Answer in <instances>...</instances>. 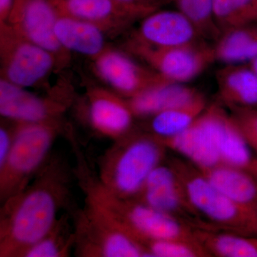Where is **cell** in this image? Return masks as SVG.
Segmentation results:
<instances>
[{
    "mask_svg": "<svg viewBox=\"0 0 257 257\" xmlns=\"http://www.w3.org/2000/svg\"><path fill=\"white\" fill-rule=\"evenodd\" d=\"M250 64H250V67H251V69H253V72H254L257 75V57H256L254 60L251 61V62H250Z\"/></svg>",
    "mask_w": 257,
    "mask_h": 257,
    "instance_id": "d6a6232c",
    "label": "cell"
},
{
    "mask_svg": "<svg viewBox=\"0 0 257 257\" xmlns=\"http://www.w3.org/2000/svg\"><path fill=\"white\" fill-rule=\"evenodd\" d=\"M201 221L199 229L257 236V211L225 195L188 160L170 162Z\"/></svg>",
    "mask_w": 257,
    "mask_h": 257,
    "instance_id": "6da1fadb",
    "label": "cell"
},
{
    "mask_svg": "<svg viewBox=\"0 0 257 257\" xmlns=\"http://www.w3.org/2000/svg\"><path fill=\"white\" fill-rule=\"evenodd\" d=\"M141 20L131 41L145 46L169 48L205 40L192 20L177 10L159 9Z\"/></svg>",
    "mask_w": 257,
    "mask_h": 257,
    "instance_id": "30bf717a",
    "label": "cell"
},
{
    "mask_svg": "<svg viewBox=\"0 0 257 257\" xmlns=\"http://www.w3.org/2000/svg\"><path fill=\"white\" fill-rule=\"evenodd\" d=\"M220 156L221 164L234 167L257 180V154L244 141L231 114L221 140Z\"/></svg>",
    "mask_w": 257,
    "mask_h": 257,
    "instance_id": "603a6c76",
    "label": "cell"
},
{
    "mask_svg": "<svg viewBox=\"0 0 257 257\" xmlns=\"http://www.w3.org/2000/svg\"><path fill=\"white\" fill-rule=\"evenodd\" d=\"M229 112L244 141L257 154V109L234 108Z\"/></svg>",
    "mask_w": 257,
    "mask_h": 257,
    "instance_id": "83f0119b",
    "label": "cell"
},
{
    "mask_svg": "<svg viewBox=\"0 0 257 257\" xmlns=\"http://www.w3.org/2000/svg\"><path fill=\"white\" fill-rule=\"evenodd\" d=\"M216 82L222 105L257 109V75L250 66L224 64L216 72Z\"/></svg>",
    "mask_w": 257,
    "mask_h": 257,
    "instance_id": "5bb4252c",
    "label": "cell"
},
{
    "mask_svg": "<svg viewBox=\"0 0 257 257\" xmlns=\"http://www.w3.org/2000/svg\"><path fill=\"white\" fill-rule=\"evenodd\" d=\"M166 147L153 136H139L128 140L114 159L111 183L114 197H136L147 177L165 158Z\"/></svg>",
    "mask_w": 257,
    "mask_h": 257,
    "instance_id": "277c9868",
    "label": "cell"
},
{
    "mask_svg": "<svg viewBox=\"0 0 257 257\" xmlns=\"http://www.w3.org/2000/svg\"><path fill=\"white\" fill-rule=\"evenodd\" d=\"M89 119L101 133L118 137L131 127L133 113L127 104L114 96L101 94L92 99L89 106Z\"/></svg>",
    "mask_w": 257,
    "mask_h": 257,
    "instance_id": "ffe728a7",
    "label": "cell"
},
{
    "mask_svg": "<svg viewBox=\"0 0 257 257\" xmlns=\"http://www.w3.org/2000/svg\"><path fill=\"white\" fill-rule=\"evenodd\" d=\"M214 42L215 61L224 64L251 62L257 57V24L221 32Z\"/></svg>",
    "mask_w": 257,
    "mask_h": 257,
    "instance_id": "d6986e66",
    "label": "cell"
},
{
    "mask_svg": "<svg viewBox=\"0 0 257 257\" xmlns=\"http://www.w3.org/2000/svg\"><path fill=\"white\" fill-rule=\"evenodd\" d=\"M3 78L26 88L41 82L55 68L51 52L22 37L8 25L1 27Z\"/></svg>",
    "mask_w": 257,
    "mask_h": 257,
    "instance_id": "52a82bcc",
    "label": "cell"
},
{
    "mask_svg": "<svg viewBox=\"0 0 257 257\" xmlns=\"http://www.w3.org/2000/svg\"><path fill=\"white\" fill-rule=\"evenodd\" d=\"M139 202L163 211L199 228L201 221L172 166H157L138 196Z\"/></svg>",
    "mask_w": 257,
    "mask_h": 257,
    "instance_id": "ba28073f",
    "label": "cell"
},
{
    "mask_svg": "<svg viewBox=\"0 0 257 257\" xmlns=\"http://www.w3.org/2000/svg\"><path fill=\"white\" fill-rule=\"evenodd\" d=\"M229 118V111L220 103L208 104L183 132L170 138H158L166 148L185 157L198 169L211 168L221 164V140Z\"/></svg>",
    "mask_w": 257,
    "mask_h": 257,
    "instance_id": "3957f363",
    "label": "cell"
},
{
    "mask_svg": "<svg viewBox=\"0 0 257 257\" xmlns=\"http://www.w3.org/2000/svg\"><path fill=\"white\" fill-rule=\"evenodd\" d=\"M112 202V210L106 209L108 216L144 244L152 240H197L196 228L175 216L139 201L116 198Z\"/></svg>",
    "mask_w": 257,
    "mask_h": 257,
    "instance_id": "5b68a950",
    "label": "cell"
},
{
    "mask_svg": "<svg viewBox=\"0 0 257 257\" xmlns=\"http://www.w3.org/2000/svg\"><path fill=\"white\" fill-rule=\"evenodd\" d=\"M173 5L197 26L204 40L215 41L220 35L212 15V0H162Z\"/></svg>",
    "mask_w": 257,
    "mask_h": 257,
    "instance_id": "d4e9b609",
    "label": "cell"
},
{
    "mask_svg": "<svg viewBox=\"0 0 257 257\" xmlns=\"http://www.w3.org/2000/svg\"><path fill=\"white\" fill-rule=\"evenodd\" d=\"M145 245L152 257H211L197 240H152Z\"/></svg>",
    "mask_w": 257,
    "mask_h": 257,
    "instance_id": "4316f807",
    "label": "cell"
},
{
    "mask_svg": "<svg viewBox=\"0 0 257 257\" xmlns=\"http://www.w3.org/2000/svg\"><path fill=\"white\" fill-rule=\"evenodd\" d=\"M128 47L169 82L186 84L215 62L213 45L205 40L169 48H155L130 41Z\"/></svg>",
    "mask_w": 257,
    "mask_h": 257,
    "instance_id": "8992f818",
    "label": "cell"
},
{
    "mask_svg": "<svg viewBox=\"0 0 257 257\" xmlns=\"http://www.w3.org/2000/svg\"><path fill=\"white\" fill-rule=\"evenodd\" d=\"M199 93L186 84L165 82L130 98L128 104L134 115L153 116L162 111L188 102Z\"/></svg>",
    "mask_w": 257,
    "mask_h": 257,
    "instance_id": "e0dca14e",
    "label": "cell"
},
{
    "mask_svg": "<svg viewBox=\"0 0 257 257\" xmlns=\"http://www.w3.org/2000/svg\"><path fill=\"white\" fill-rule=\"evenodd\" d=\"M15 7V0H0V23L1 27L9 23Z\"/></svg>",
    "mask_w": 257,
    "mask_h": 257,
    "instance_id": "1f68e13d",
    "label": "cell"
},
{
    "mask_svg": "<svg viewBox=\"0 0 257 257\" xmlns=\"http://www.w3.org/2000/svg\"><path fill=\"white\" fill-rule=\"evenodd\" d=\"M0 114L25 124L44 123L50 115L48 104L4 78L0 80Z\"/></svg>",
    "mask_w": 257,
    "mask_h": 257,
    "instance_id": "2e32d148",
    "label": "cell"
},
{
    "mask_svg": "<svg viewBox=\"0 0 257 257\" xmlns=\"http://www.w3.org/2000/svg\"><path fill=\"white\" fill-rule=\"evenodd\" d=\"M49 235L28 248L23 253V256L28 257L60 256L63 251V248H61L60 243L57 239L54 237H50Z\"/></svg>",
    "mask_w": 257,
    "mask_h": 257,
    "instance_id": "f1b7e54d",
    "label": "cell"
},
{
    "mask_svg": "<svg viewBox=\"0 0 257 257\" xmlns=\"http://www.w3.org/2000/svg\"><path fill=\"white\" fill-rule=\"evenodd\" d=\"M112 230L101 241L100 253L106 257L150 256L145 245L112 221Z\"/></svg>",
    "mask_w": 257,
    "mask_h": 257,
    "instance_id": "484cf974",
    "label": "cell"
},
{
    "mask_svg": "<svg viewBox=\"0 0 257 257\" xmlns=\"http://www.w3.org/2000/svg\"><path fill=\"white\" fill-rule=\"evenodd\" d=\"M117 1L125 4L145 8L151 11H156L160 9L162 5H164L162 0H117Z\"/></svg>",
    "mask_w": 257,
    "mask_h": 257,
    "instance_id": "4dcf8cb0",
    "label": "cell"
},
{
    "mask_svg": "<svg viewBox=\"0 0 257 257\" xmlns=\"http://www.w3.org/2000/svg\"><path fill=\"white\" fill-rule=\"evenodd\" d=\"M205 96L199 92L188 102L152 116L151 128L157 138H165L182 133L207 107Z\"/></svg>",
    "mask_w": 257,
    "mask_h": 257,
    "instance_id": "7402d4cb",
    "label": "cell"
},
{
    "mask_svg": "<svg viewBox=\"0 0 257 257\" xmlns=\"http://www.w3.org/2000/svg\"><path fill=\"white\" fill-rule=\"evenodd\" d=\"M212 15L220 34L257 24V0H212Z\"/></svg>",
    "mask_w": 257,
    "mask_h": 257,
    "instance_id": "cb8c5ba5",
    "label": "cell"
},
{
    "mask_svg": "<svg viewBox=\"0 0 257 257\" xmlns=\"http://www.w3.org/2000/svg\"><path fill=\"white\" fill-rule=\"evenodd\" d=\"M53 138V132L45 123L25 124L19 128L1 169L2 186L25 178L36 170L48 153Z\"/></svg>",
    "mask_w": 257,
    "mask_h": 257,
    "instance_id": "9c48e42d",
    "label": "cell"
},
{
    "mask_svg": "<svg viewBox=\"0 0 257 257\" xmlns=\"http://www.w3.org/2000/svg\"><path fill=\"white\" fill-rule=\"evenodd\" d=\"M57 40L64 50L97 57L105 49V32L89 22L59 15L55 28Z\"/></svg>",
    "mask_w": 257,
    "mask_h": 257,
    "instance_id": "9a60e30c",
    "label": "cell"
},
{
    "mask_svg": "<svg viewBox=\"0 0 257 257\" xmlns=\"http://www.w3.org/2000/svg\"><path fill=\"white\" fill-rule=\"evenodd\" d=\"M59 14L50 0H15L8 23L28 41L60 56L66 51L57 40L55 28Z\"/></svg>",
    "mask_w": 257,
    "mask_h": 257,
    "instance_id": "7c38bea8",
    "label": "cell"
},
{
    "mask_svg": "<svg viewBox=\"0 0 257 257\" xmlns=\"http://www.w3.org/2000/svg\"><path fill=\"white\" fill-rule=\"evenodd\" d=\"M199 170L225 195L241 205L257 211L256 179L224 164Z\"/></svg>",
    "mask_w": 257,
    "mask_h": 257,
    "instance_id": "ac0fdd59",
    "label": "cell"
},
{
    "mask_svg": "<svg viewBox=\"0 0 257 257\" xmlns=\"http://www.w3.org/2000/svg\"><path fill=\"white\" fill-rule=\"evenodd\" d=\"M57 211V199L49 189L38 187L25 194L2 231V253L23 254L48 236L55 226Z\"/></svg>",
    "mask_w": 257,
    "mask_h": 257,
    "instance_id": "7a4b0ae2",
    "label": "cell"
},
{
    "mask_svg": "<svg viewBox=\"0 0 257 257\" xmlns=\"http://www.w3.org/2000/svg\"><path fill=\"white\" fill-rule=\"evenodd\" d=\"M95 68L101 79L128 98L169 82L153 69L144 67L119 51L104 50L96 57Z\"/></svg>",
    "mask_w": 257,
    "mask_h": 257,
    "instance_id": "4fadbf2b",
    "label": "cell"
},
{
    "mask_svg": "<svg viewBox=\"0 0 257 257\" xmlns=\"http://www.w3.org/2000/svg\"><path fill=\"white\" fill-rule=\"evenodd\" d=\"M194 235L211 256L257 257V236L199 228Z\"/></svg>",
    "mask_w": 257,
    "mask_h": 257,
    "instance_id": "44dd1931",
    "label": "cell"
},
{
    "mask_svg": "<svg viewBox=\"0 0 257 257\" xmlns=\"http://www.w3.org/2000/svg\"><path fill=\"white\" fill-rule=\"evenodd\" d=\"M59 15L97 25L104 32L119 31L155 11L117 0H50Z\"/></svg>",
    "mask_w": 257,
    "mask_h": 257,
    "instance_id": "8fae6325",
    "label": "cell"
},
{
    "mask_svg": "<svg viewBox=\"0 0 257 257\" xmlns=\"http://www.w3.org/2000/svg\"><path fill=\"white\" fill-rule=\"evenodd\" d=\"M12 144L13 138H11L8 131L5 128H0V170L4 167L5 162L8 160Z\"/></svg>",
    "mask_w": 257,
    "mask_h": 257,
    "instance_id": "f546056e",
    "label": "cell"
}]
</instances>
